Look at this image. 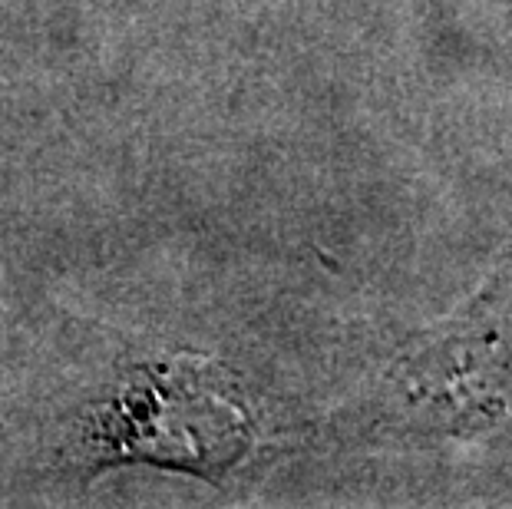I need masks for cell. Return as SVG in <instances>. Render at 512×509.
Returning <instances> with one entry per match:
<instances>
[{
    "label": "cell",
    "mask_w": 512,
    "mask_h": 509,
    "mask_svg": "<svg viewBox=\"0 0 512 509\" xmlns=\"http://www.w3.org/2000/svg\"><path fill=\"white\" fill-rule=\"evenodd\" d=\"M364 420L427 437H512V255L456 318L397 357Z\"/></svg>",
    "instance_id": "cell-1"
},
{
    "label": "cell",
    "mask_w": 512,
    "mask_h": 509,
    "mask_svg": "<svg viewBox=\"0 0 512 509\" xmlns=\"http://www.w3.org/2000/svg\"><path fill=\"white\" fill-rule=\"evenodd\" d=\"M252 424L225 374L209 361L139 367L93 420L96 463L149 460L215 476L245 457Z\"/></svg>",
    "instance_id": "cell-2"
}]
</instances>
